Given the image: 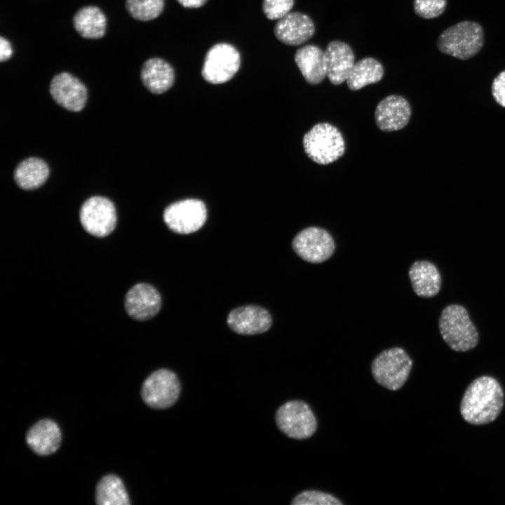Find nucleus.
I'll use <instances>...</instances> for the list:
<instances>
[{"instance_id": "1", "label": "nucleus", "mask_w": 505, "mask_h": 505, "mask_svg": "<svg viewBox=\"0 0 505 505\" xmlns=\"http://www.w3.org/2000/svg\"><path fill=\"white\" fill-rule=\"evenodd\" d=\"M504 405V393L499 382L493 377L482 376L468 386L460 404L464 419L473 425L493 422Z\"/></svg>"}, {"instance_id": "2", "label": "nucleus", "mask_w": 505, "mask_h": 505, "mask_svg": "<svg viewBox=\"0 0 505 505\" xmlns=\"http://www.w3.org/2000/svg\"><path fill=\"white\" fill-rule=\"evenodd\" d=\"M438 327L443 339L454 351H467L478 344L477 330L462 305L450 304L443 309Z\"/></svg>"}, {"instance_id": "3", "label": "nucleus", "mask_w": 505, "mask_h": 505, "mask_svg": "<svg viewBox=\"0 0 505 505\" xmlns=\"http://www.w3.org/2000/svg\"><path fill=\"white\" fill-rule=\"evenodd\" d=\"M483 43V29L473 21H462L450 26L437 40V47L441 53L462 60L475 56Z\"/></svg>"}, {"instance_id": "4", "label": "nucleus", "mask_w": 505, "mask_h": 505, "mask_svg": "<svg viewBox=\"0 0 505 505\" xmlns=\"http://www.w3.org/2000/svg\"><path fill=\"white\" fill-rule=\"evenodd\" d=\"M305 153L313 161L327 165L337 161L345 152V142L339 129L329 123L314 126L303 137Z\"/></svg>"}, {"instance_id": "5", "label": "nucleus", "mask_w": 505, "mask_h": 505, "mask_svg": "<svg viewBox=\"0 0 505 505\" xmlns=\"http://www.w3.org/2000/svg\"><path fill=\"white\" fill-rule=\"evenodd\" d=\"M412 367V361L400 347H393L379 353L372 361L371 372L377 384L396 391L405 383Z\"/></svg>"}, {"instance_id": "6", "label": "nucleus", "mask_w": 505, "mask_h": 505, "mask_svg": "<svg viewBox=\"0 0 505 505\" xmlns=\"http://www.w3.org/2000/svg\"><path fill=\"white\" fill-rule=\"evenodd\" d=\"M278 429L296 440L312 436L317 429V419L310 406L300 400H288L281 405L275 415Z\"/></svg>"}, {"instance_id": "7", "label": "nucleus", "mask_w": 505, "mask_h": 505, "mask_svg": "<svg viewBox=\"0 0 505 505\" xmlns=\"http://www.w3.org/2000/svg\"><path fill=\"white\" fill-rule=\"evenodd\" d=\"M181 384L172 370L161 368L149 375L144 381L141 396L144 403L153 409L163 410L173 406L178 400Z\"/></svg>"}, {"instance_id": "8", "label": "nucleus", "mask_w": 505, "mask_h": 505, "mask_svg": "<svg viewBox=\"0 0 505 505\" xmlns=\"http://www.w3.org/2000/svg\"><path fill=\"white\" fill-rule=\"evenodd\" d=\"M241 65V55L231 44L219 43L206 53L201 75L212 84L227 82L237 73Z\"/></svg>"}, {"instance_id": "9", "label": "nucleus", "mask_w": 505, "mask_h": 505, "mask_svg": "<svg viewBox=\"0 0 505 505\" xmlns=\"http://www.w3.org/2000/svg\"><path fill=\"white\" fill-rule=\"evenodd\" d=\"M292 248L303 260L319 264L331 257L335 250V243L325 229L309 227L296 234L292 241Z\"/></svg>"}, {"instance_id": "10", "label": "nucleus", "mask_w": 505, "mask_h": 505, "mask_svg": "<svg viewBox=\"0 0 505 505\" xmlns=\"http://www.w3.org/2000/svg\"><path fill=\"white\" fill-rule=\"evenodd\" d=\"M207 210L203 201L184 199L169 205L163 212V220L173 231L187 234L198 230L204 224Z\"/></svg>"}, {"instance_id": "11", "label": "nucleus", "mask_w": 505, "mask_h": 505, "mask_svg": "<svg viewBox=\"0 0 505 505\" xmlns=\"http://www.w3.org/2000/svg\"><path fill=\"white\" fill-rule=\"evenodd\" d=\"M79 217L83 229L97 237L108 236L116 224V213L113 203L99 196L90 197L82 204Z\"/></svg>"}, {"instance_id": "12", "label": "nucleus", "mask_w": 505, "mask_h": 505, "mask_svg": "<svg viewBox=\"0 0 505 505\" xmlns=\"http://www.w3.org/2000/svg\"><path fill=\"white\" fill-rule=\"evenodd\" d=\"M49 90L57 104L72 112L81 111L88 97L86 86L77 77L66 72L53 77Z\"/></svg>"}, {"instance_id": "13", "label": "nucleus", "mask_w": 505, "mask_h": 505, "mask_svg": "<svg viewBox=\"0 0 505 505\" xmlns=\"http://www.w3.org/2000/svg\"><path fill=\"white\" fill-rule=\"evenodd\" d=\"M411 108L403 96L391 95L377 105L375 119L377 126L382 131L391 132L403 128L409 122Z\"/></svg>"}, {"instance_id": "14", "label": "nucleus", "mask_w": 505, "mask_h": 505, "mask_svg": "<svg viewBox=\"0 0 505 505\" xmlns=\"http://www.w3.org/2000/svg\"><path fill=\"white\" fill-rule=\"evenodd\" d=\"M161 299L157 290L148 283H138L128 290L125 297L128 314L138 321L152 318L159 311Z\"/></svg>"}, {"instance_id": "15", "label": "nucleus", "mask_w": 505, "mask_h": 505, "mask_svg": "<svg viewBox=\"0 0 505 505\" xmlns=\"http://www.w3.org/2000/svg\"><path fill=\"white\" fill-rule=\"evenodd\" d=\"M227 321L234 332L248 335L263 333L272 323L269 311L255 305L243 306L232 310Z\"/></svg>"}, {"instance_id": "16", "label": "nucleus", "mask_w": 505, "mask_h": 505, "mask_svg": "<svg viewBox=\"0 0 505 505\" xmlns=\"http://www.w3.org/2000/svg\"><path fill=\"white\" fill-rule=\"evenodd\" d=\"M315 25L311 18L301 12H290L279 19L274 26L277 39L288 46H299L314 34Z\"/></svg>"}, {"instance_id": "17", "label": "nucleus", "mask_w": 505, "mask_h": 505, "mask_svg": "<svg viewBox=\"0 0 505 505\" xmlns=\"http://www.w3.org/2000/svg\"><path fill=\"white\" fill-rule=\"evenodd\" d=\"M327 76L330 83L339 85L346 81L355 64L351 46L341 41H332L325 50Z\"/></svg>"}, {"instance_id": "18", "label": "nucleus", "mask_w": 505, "mask_h": 505, "mask_svg": "<svg viewBox=\"0 0 505 505\" xmlns=\"http://www.w3.org/2000/svg\"><path fill=\"white\" fill-rule=\"evenodd\" d=\"M29 448L39 456L55 452L60 446L62 434L58 424L50 419H43L32 426L26 433Z\"/></svg>"}, {"instance_id": "19", "label": "nucleus", "mask_w": 505, "mask_h": 505, "mask_svg": "<svg viewBox=\"0 0 505 505\" xmlns=\"http://www.w3.org/2000/svg\"><path fill=\"white\" fill-rule=\"evenodd\" d=\"M295 62L306 81L316 85L327 76L325 51L313 44L298 48Z\"/></svg>"}, {"instance_id": "20", "label": "nucleus", "mask_w": 505, "mask_h": 505, "mask_svg": "<svg viewBox=\"0 0 505 505\" xmlns=\"http://www.w3.org/2000/svg\"><path fill=\"white\" fill-rule=\"evenodd\" d=\"M144 87L154 94H161L173 85L175 72L173 67L160 58H151L144 62L140 71Z\"/></svg>"}, {"instance_id": "21", "label": "nucleus", "mask_w": 505, "mask_h": 505, "mask_svg": "<svg viewBox=\"0 0 505 505\" xmlns=\"http://www.w3.org/2000/svg\"><path fill=\"white\" fill-rule=\"evenodd\" d=\"M408 276L412 289L422 297L436 295L441 286V277L437 267L431 262H415L409 269Z\"/></svg>"}, {"instance_id": "22", "label": "nucleus", "mask_w": 505, "mask_h": 505, "mask_svg": "<svg viewBox=\"0 0 505 505\" xmlns=\"http://www.w3.org/2000/svg\"><path fill=\"white\" fill-rule=\"evenodd\" d=\"M73 26L83 38L97 39L106 32L107 18L96 6H86L79 9L73 16Z\"/></svg>"}, {"instance_id": "23", "label": "nucleus", "mask_w": 505, "mask_h": 505, "mask_svg": "<svg viewBox=\"0 0 505 505\" xmlns=\"http://www.w3.org/2000/svg\"><path fill=\"white\" fill-rule=\"evenodd\" d=\"M49 168L41 159L30 157L21 161L14 171V180L22 189L31 190L41 187L47 180Z\"/></svg>"}, {"instance_id": "24", "label": "nucleus", "mask_w": 505, "mask_h": 505, "mask_svg": "<svg viewBox=\"0 0 505 505\" xmlns=\"http://www.w3.org/2000/svg\"><path fill=\"white\" fill-rule=\"evenodd\" d=\"M95 502L98 505H129L130 501L122 480L115 474H107L97 483Z\"/></svg>"}, {"instance_id": "25", "label": "nucleus", "mask_w": 505, "mask_h": 505, "mask_svg": "<svg viewBox=\"0 0 505 505\" xmlns=\"http://www.w3.org/2000/svg\"><path fill=\"white\" fill-rule=\"evenodd\" d=\"M384 67L375 58L368 57L356 62L346 80L351 90H358L369 84L379 82L383 77Z\"/></svg>"}, {"instance_id": "26", "label": "nucleus", "mask_w": 505, "mask_h": 505, "mask_svg": "<svg viewBox=\"0 0 505 505\" xmlns=\"http://www.w3.org/2000/svg\"><path fill=\"white\" fill-rule=\"evenodd\" d=\"M125 7L135 20L149 21L161 15L164 8V0H126Z\"/></svg>"}, {"instance_id": "27", "label": "nucleus", "mask_w": 505, "mask_h": 505, "mask_svg": "<svg viewBox=\"0 0 505 505\" xmlns=\"http://www.w3.org/2000/svg\"><path fill=\"white\" fill-rule=\"evenodd\" d=\"M291 505H342L343 502L335 496L316 490H304L291 501Z\"/></svg>"}, {"instance_id": "28", "label": "nucleus", "mask_w": 505, "mask_h": 505, "mask_svg": "<svg viewBox=\"0 0 505 505\" xmlns=\"http://www.w3.org/2000/svg\"><path fill=\"white\" fill-rule=\"evenodd\" d=\"M447 0H414L415 13L424 19L436 18L443 13Z\"/></svg>"}, {"instance_id": "29", "label": "nucleus", "mask_w": 505, "mask_h": 505, "mask_svg": "<svg viewBox=\"0 0 505 505\" xmlns=\"http://www.w3.org/2000/svg\"><path fill=\"white\" fill-rule=\"evenodd\" d=\"M294 0H263L262 10L269 20H279L289 13Z\"/></svg>"}, {"instance_id": "30", "label": "nucleus", "mask_w": 505, "mask_h": 505, "mask_svg": "<svg viewBox=\"0 0 505 505\" xmlns=\"http://www.w3.org/2000/svg\"><path fill=\"white\" fill-rule=\"evenodd\" d=\"M492 93L495 101L505 107V70L494 78L492 85Z\"/></svg>"}, {"instance_id": "31", "label": "nucleus", "mask_w": 505, "mask_h": 505, "mask_svg": "<svg viewBox=\"0 0 505 505\" xmlns=\"http://www.w3.org/2000/svg\"><path fill=\"white\" fill-rule=\"evenodd\" d=\"M13 54V48L10 41L3 37H0V61L4 62L9 60Z\"/></svg>"}, {"instance_id": "32", "label": "nucleus", "mask_w": 505, "mask_h": 505, "mask_svg": "<svg viewBox=\"0 0 505 505\" xmlns=\"http://www.w3.org/2000/svg\"><path fill=\"white\" fill-rule=\"evenodd\" d=\"M184 8H196L203 6L208 0H177Z\"/></svg>"}]
</instances>
